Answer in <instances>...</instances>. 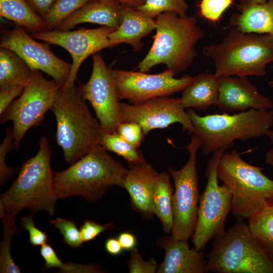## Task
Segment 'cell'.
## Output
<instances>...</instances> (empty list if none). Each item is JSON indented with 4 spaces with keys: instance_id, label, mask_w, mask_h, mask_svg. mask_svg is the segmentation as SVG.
I'll list each match as a JSON object with an SVG mask.
<instances>
[{
    "instance_id": "10",
    "label": "cell",
    "mask_w": 273,
    "mask_h": 273,
    "mask_svg": "<svg viewBox=\"0 0 273 273\" xmlns=\"http://www.w3.org/2000/svg\"><path fill=\"white\" fill-rule=\"evenodd\" d=\"M225 151L221 148L215 151L205 171L207 183L200 196L197 219L192 237L193 247L198 251H203L210 240L225 232V220L231 211V192L224 184L219 185L217 175L218 161Z\"/></svg>"
},
{
    "instance_id": "4",
    "label": "cell",
    "mask_w": 273,
    "mask_h": 273,
    "mask_svg": "<svg viewBox=\"0 0 273 273\" xmlns=\"http://www.w3.org/2000/svg\"><path fill=\"white\" fill-rule=\"evenodd\" d=\"M153 43L138 68L146 72L163 64L175 75L187 69L197 56L196 46L204 36L196 18L166 12L156 18Z\"/></svg>"
},
{
    "instance_id": "44",
    "label": "cell",
    "mask_w": 273,
    "mask_h": 273,
    "mask_svg": "<svg viewBox=\"0 0 273 273\" xmlns=\"http://www.w3.org/2000/svg\"><path fill=\"white\" fill-rule=\"evenodd\" d=\"M116 1L122 5L129 6L137 9L139 7L143 6L146 0H112Z\"/></svg>"
},
{
    "instance_id": "26",
    "label": "cell",
    "mask_w": 273,
    "mask_h": 273,
    "mask_svg": "<svg viewBox=\"0 0 273 273\" xmlns=\"http://www.w3.org/2000/svg\"><path fill=\"white\" fill-rule=\"evenodd\" d=\"M173 189L170 174L166 171L159 173L153 196L154 214L161 221L164 231L171 233L173 223L172 197Z\"/></svg>"
},
{
    "instance_id": "20",
    "label": "cell",
    "mask_w": 273,
    "mask_h": 273,
    "mask_svg": "<svg viewBox=\"0 0 273 273\" xmlns=\"http://www.w3.org/2000/svg\"><path fill=\"white\" fill-rule=\"evenodd\" d=\"M122 4L112 0H90L55 29L71 30L77 25L84 23L117 28L122 21Z\"/></svg>"
},
{
    "instance_id": "1",
    "label": "cell",
    "mask_w": 273,
    "mask_h": 273,
    "mask_svg": "<svg viewBox=\"0 0 273 273\" xmlns=\"http://www.w3.org/2000/svg\"><path fill=\"white\" fill-rule=\"evenodd\" d=\"M51 110L57 122L56 142L68 164L101 146L104 131L75 84L62 86Z\"/></svg>"
},
{
    "instance_id": "13",
    "label": "cell",
    "mask_w": 273,
    "mask_h": 273,
    "mask_svg": "<svg viewBox=\"0 0 273 273\" xmlns=\"http://www.w3.org/2000/svg\"><path fill=\"white\" fill-rule=\"evenodd\" d=\"M112 73L120 100L127 99L133 105L183 91L194 79L187 74L174 78V73L167 68L155 74L117 69Z\"/></svg>"
},
{
    "instance_id": "33",
    "label": "cell",
    "mask_w": 273,
    "mask_h": 273,
    "mask_svg": "<svg viewBox=\"0 0 273 273\" xmlns=\"http://www.w3.org/2000/svg\"><path fill=\"white\" fill-rule=\"evenodd\" d=\"M13 127L7 129L6 137L0 145V184L4 185L13 174L18 170L16 167L9 166L6 163V158L8 153L13 148Z\"/></svg>"
},
{
    "instance_id": "34",
    "label": "cell",
    "mask_w": 273,
    "mask_h": 273,
    "mask_svg": "<svg viewBox=\"0 0 273 273\" xmlns=\"http://www.w3.org/2000/svg\"><path fill=\"white\" fill-rule=\"evenodd\" d=\"M233 0H201L199 5L200 15L212 22H217L223 12L230 7Z\"/></svg>"
},
{
    "instance_id": "21",
    "label": "cell",
    "mask_w": 273,
    "mask_h": 273,
    "mask_svg": "<svg viewBox=\"0 0 273 273\" xmlns=\"http://www.w3.org/2000/svg\"><path fill=\"white\" fill-rule=\"evenodd\" d=\"M237 10L230 18L231 28L244 32L273 36V0L262 4L241 0Z\"/></svg>"
},
{
    "instance_id": "15",
    "label": "cell",
    "mask_w": 273,
    "mask_h": 273,
    "mask_svg": "<svg viewBox=\"0 0 273 273\" xmlns=\"http://www.w3.org/2000/svg\"><path fill=\"white\" fill-rule=\"evenodd\" d=\"M44 42L36 41L24 28L17 25L12 29L3 31L0 47L11 49L32 70L44 72L63 85L69 77L71 64L57 57L51 51L50 43Z\"/></svg>"
},
{
    "instance_id": "16",
    "label": "cell",
    "mask_w": 273,
    "mask_h": 273,
    "mask_svg": "<svg viewBox=\"0 0 273 273\" xmlns=\"http://www.w3.org/2000/svg\"><path fill=\"white\" fill-rule=\"evenodd\" d=\"M180 98L157 97L138 105L120 103L121 123L131 122L139 124L145 135L154 129L165 128L178 122L183 130L193 134L194 128Z\"/></svg>"
},
{
    "instance_id": "7",
    "label": "cell",
    "mask_w": 273,
    "mask_h": 273,
    "mask_svg": "<svg viewBox=\"0 0 273 273\" xmlns=\"http://www.w3.org/2000/svg\"><path fill=\"white\" fill-rule=\"evenodd\" d=\"M240 155L236 149L224 152L218 162L217 175L231 192L232 214L248 220L273 198V180L263 173V168L248 163Z\"/></svg>"
},
{
    "instance_id": "28",
    "label": "cell",
    "mask_w": 273,
    "mask_h": 273,
    "mask_svg": "<svg viewBox=\"0 0 273 273\" xmlns=\"http://www.w3.org/2000/svg\"><path fill=\"white\" fill-rule=\"evenodd\" d=\"M3 224V240L0 251V272L20 273L21 270L15 263L11 254V240L13 235L19 232L15 217L4 212L0 213Z\"/></svg>"
},
{
    "instance_id": "24",
    "label": "cell",
    "mask_w": 273,
    "mask_h": 273,
    "mask_svg": "<svg viewBox=\"0 0 273 273\" xmlns=\"http://www.w3.org/2000/svg\"><path fill=\"white\" fill-rule=\"evenodd\" d=\"M33 70L16 53L0 47V90L22 85L31 76Z\"/></svg>"
},
{
    "instance_id": "45",
    "label": "cell",
    "mask_w": 273,
    "mask_h": 273,
    "mask_svg": "<svg viewBox=\"0 0 273 273\" xmlns=\"http://www.w3.org/2000/svg\"><path fill=\"white\" fill-rule=\"evenodd\" d=\"M253 1L259 4H262L265 3L267 0H252Z\"/></svg>"
},
{
    "instance_id": "39",
    "label": "cell",
    "mask_w": 273,
    "mask_h": 273,
    "mask_svg": "<svg viewBox=\"0 0 273 273\" xmlns=\"http://www.w3.org/2000/svg\"><path fill=\"white\" fill-rule=\"evenodd\" d=\"M24 86L16 85L0 90V115L9 107L14 100L23 93Z\"/></svg>"
},
{
    "instance_id": "5",
    "label": "cell",
    "mask_w": 273,
    "mask_h": 273,
    "mask_svg": "<svg viewBox=\"0 0 273 273\" xmlns=\"http://www.w3.org/2000/svg\"><path fill=\"white\" fill-rule=\"evenodd\" d=\"M203 53L213 62L218 77L262 76L273 62V36L231 28L221 42L206 46Z\"/></svg>"
},
{
    "instance_id": "30",
    "label": "cell",
    "mask_w": 273,
    "mask_h": 273,
    "mask_svg": "<svg viewBox=\"0 0 273 273\" xmlns=\"http://www.w3.org/2000/svg\"><path fill=\"white\" fill-rule=\"evenodd\" d=\"M90 0H56L43 18L46 30L55 29L64 20Z\"/></svg>"
},
{
    "instance_id": "46",
    "label": "cell",
    "mask_w": 273,
    "mask_h": 273,
    "mask_svg": "<svg viewBox=\"0 0 273 273\" xmlns=\"http://www.w3.org/2000/svg\"><path fill=\"white\" fill-rule=\"evenodd\" d=\"M270 67L273 69V66H271ZM268 85L270 87H273V80L269 81L268 83Z\"/></svg>"
},
{
    "instance_id": "8",
    "label": "cell",
    "mask_w": 273,
    "mask_h": 273,
    "mask_svg": "<svg viewBox=\"0 0 273 273\" xmlns=\"http://www.w3.org/2000/svg\"><path fill=\"white\" fill-rule=\"evenodd\" d=\"M205 272L273 273V262L248 223L237 218L234 224L213 239Z\"/></svg>"
},
{
    "instance_id": "38",
    "label": "cell",
    "mask_w": 273,
    "mask_h": 273,
    "mask_svg": "<svg viewBox=\"0 0 273 273\" xmlns=\"http://www.w3.org/2000/svg\"><path fill=\"white\" fill-rule=\"evenodd\" d=\"M112 222L101 225L90 220L83 222L80 228V231L83 242L94 240L101 233L114 229Z\"/></svg>"
},
{
    "instance_id": "6",
    "label": "cell",
    "mask_w": 273,
    "mask_h": 273,
    "mask_svg": "<svg viewBox=\"0 0 273 273\" xmlns=\"http://www.w3.org/2000/svg\"><path fill=\"white\" fill-rule=\"evenodd\" d=\"M186 112L201 141L203 155L231 148L235 141L266 135L273 126V108L250 109L232 115L226 113L200 116L192 108Z\"/></svg>"
},
{
    "instance_id": "17",
    "label": "cell",
    "mask_w": 273,
    "mask_h": 273,
    "mask_svg": "<svg viewBox=\"0 0 273 273\" xmlns=\"http://www.w3.org/2000/svg\"><path fill=\"white\" fill-rule=\"evenodd\" d=\"M218 108L223 112H242L250 109L273 108V101L260 93L247 77H219Z\"/></svg>"
},
{
    "instance_id": "37",
    "label": "cell",
    "mask_w": 273,
    "mask_h": 273,
    "mask_svg": "<svg viewBox=\"0 0 273 273\" xmlns=\"http://www.w3.org/2000/svg\"><path fill=\"white\" fill-rule=\"evenodd\" d=\"M21 225L28 232L29 242L32 246L36 247L47 243V235L35 226L31 215L23 217L21 220Z\"/></svg>"
},
{
    "instance_id": "23",
    "label": "cell",
    "mask_w": 273,
    "mask_h": 273,
    "mask_svg": "<svg viewBox=\"0 0 273 273\" xmlns=\"http://www.w3.org/2000/svg\"><path fill=\"white\" fill-rule=\"evenodd\" d=\"M180 99L181 107L206 110L217 105L219 97V77L214 73L204 72L195 77L183 91Z\"/></svg>"
},
{
    "instance_id": "12",
    "label": "cell",
    "mask_w": 273,
    "mask_h": 273,
    "mask_svg": "<svg viewBox=\"0 0 273 273\" xmlns=\"http://www.w3.org/2000/svg\"><path fill=\"white\" fill-rule=\"evenodd\" d=\"M93 70L87 82L78 89L85 100L92 106L104 132H117L121 123L120 99L116 87L112 70L100 54L93 55Z\"/></svg>"
},
{
    "instance_id": "35",
    "label": "cell",
    "mask_w": 273,
    "mask_h": 273,
    "mask_svg": "<svg viewBox=\"0 0 273 273\" xmlns=\"http://www.w3.org/2000/svg\"><path fill=\"white\" fill-rule=\"evenodd\" d=\"M117 132L126 142L135 149L140 146L144 138L142 126L135 122H122L119 125Z\"/></svg>"
},
{
    "instance_id": "19",
    "label": "cell",
    "mask_w": 273,
    "mask_h": 273,
    "mask_svg": "<svg viewBox=\"0 0 273 273\" xmlns=\"http://www.w3.org/2000/svg\"><path fill=\"white\" fill-rule=\"evenodd\" d=\"M159 175L146 161L129 164L123 188L128 193L132 206L144 218L155 215L153 196Z\"/></svg>"
},
{
    "instance_id": "41",
    "label": "cell",
    "mask_w": 273,
    "mask_h": 273,
    "mask_svg": "<svg viewBox=\"0 0 273 273\" xmlns=\"http://www.w3.org/2000/svg\"><path fill=\"white\" fill-rule=\"evenodd\" d=\"M117 239L123 250L132 251L136 249V239L132 234L122 232L118 235Z\"/></svg>"
},
{
    "instance_id": "18",
    "label": "cell",
    "mask_w": 273,
    "mask_h": 273,
    "mask_svg": "<svg viewBox=\"0 0 273 273\" xmlns=\"http://www.w3.org/2000/svg\"><path fill=\"white\" fill-rule=\"evenodd\" d=\"M188 242L174 240L171 235L159 238L157 245L165 250V257L156 272H205L204 253L193 246L190 248Z\"/></svg>"
},
{
    "instance_id": "32",
    "label": "cell",
    "mask_w": 273,
    "mask_h": 273,
    "mask_svg": "<svg viewBox=\"0 0 273 273\" xmlns=\"http://www.w3.org/2000/svg\"><path fill=\"white\" fill-rule=\"evenodd\" d=\"M49 222L60 231L64 241L69 246L72 248L81 246L83 242L80 231L73 221L66 218H56Z\"/></svg>"
},
{
    "instance_id": "9",
    "label": "cell",
    "mask_w": 273,
    "mask_h": 273,
    "mask_svg": "<svg viewBox=\"0 0 273 273\" xmlns=\"http://www.w3.org/2000/svg\"><path fill=\"white\" fill-rule=\"evenodd\" d=\"M18 99L1 115V123L13 124V148L17 150L25 134L32 127L40 125L45 113L53 107L63 85L45 78L40 71L33 70Z\"/></svg>"
},
{
    "instance_id": "40",
    "label": "cell",
    "mask_w": 273,
    "mask_h": 273,
    "mask_svg": "<svg viewBox=\"0 0 273 273\" xmlns=\"http://www.w3.org/2000/svg\"><path fill=\"white\" fill-rule=\"evenodd\" d=\"M33 10L44 18L56 0H27Z\"/></svg>"
},
{
    "instance_id": "42",
    "label": "cell",
    "mask_w": 273,
    "mask_h": 273,
    "mask_svg": "<svg viewBox=\"0 0 273 273\" xmlns=\"http://www.w3.org/2000/svg\"><path fill=\"white\" fill-rule=\"evenodd\" d=\"M105 248L107 253L113 256L120 254L123 250L118 239L113 237L107 239Z\"/></svg>"
},
{
    "instance_id": "31",
    "label": "cell",
    "mask_w": 273,
    "mask_h": 273,
    "mask_svg": "<svg viewBox=\"0 0 273 273\" xmlns=\"http://www.w3.org/2000/svg\"><path fill=\"white\" fill-rule=\"evenodd\" d=\"M189 9L186 0H146L145 4L137 9L145 15L153 19L166 12L185 16Z\"/></svg>"
},
{
    "instance_id": "29",
    "label": "cell",
    "mask_w": 273,
    "mask_h": 273,
    "mask_svg": "<svg viewBox=\"0 0 273 273\" xmlns=\"http://www.w3.org/2000/svg\"><path fill=\"white\" fill-rule=\"evenodd\" d=\"M100 145L105 150L123 157L129 164L146 161L142 153L124 140L117 132H104Z\"/></svg>"
},
{
    "instance_id": "43",
    "label": "cell",
    "mask_w": 273,
    "mask_h": 273,
    "mask_svg": "<svg viewBox=\"0 0 273 273\" xmlns=\"http://www.w3.org/2000/svg\"><path fill=\"white\" fill-rule=\"evenodd\" d=\"M271 144V148L265 153V160L266 164L273 167V130H269L266 133Z\"/></svg>"
},
{
    "instance_id": "11",
    "label": "cell",
    "mask_w": 273,
    "mask_h": 273,
    "mask_svg": "<svg viewBox=\"0 0 273 273\" xmlns=\"http://www.w3.org/2000/svg\"><path fill=\"white\" fill-rule=\"evenodd\" d=\"M201 145L200 138L193 134L190 143L186 147L189 152L186 164L178 170L168 168L174 185L172 197L173 223L171 234L176 240L188 242L194 233L200 199L197 154Z\"/></svg>"
},
{
    "instance_id": "14",
    "label": "cell",
    "mask_w": 273,
    "mask_h": 273,
    "mask_svg": "<svg viewBox=\"0 0 273 273\" xmlns=\"http://www.w3.org/2000/svg\"><path fill=\"white\" fill-rule=\"evenodd\" d=\"M116 29L102 26L95 29L82 27L73 31L54 29L32 32L30 36L35 39L61 47L69 52L72 63L69 77L63 85L70 86L75 84L79 69L88 56L113 47L108 35Z\"/></svg>"
},
{
    "instance_id": "22",
    "label": "cell",
    "mask_w": 273,
    "mask_h": 273,
    "mask_svg": "<svg viewBox=\"0 0 273 273\" xmlns=\"http://www.w3.org/2000/svg\"><path fill=\"white\" fill-rule=\"evenodd\" d=\"M156 19L145 15L137 9L122 5L121 24L109 34L108 39L113 47L125 43L138 52L143 48L142 38L156 29Z\"/></svg>"
},
{
    "instance_id": "3",
    "label": "cell",
    "mask_w": 273,
    "mask_h": 273,
    "mask_svg": "<svg viewBox=\"0 0 273 273\" xmlns=\"http://www.w3.org/2000/svg\"><path fill=\"white\" fill-rule=\"evenodd\" d=\"M101 146L92 150L68 168L53 172L58 199L81 196L88 202L100 199L112 187L123 188L128 169Z\"/></svg>"
},
{
    "instance_id": "25",
    "label": "cell",
    "mask_w": 273,
    "mask_h": 273,
    "mask_svg": "<svg viewBox=\"0 0 273 273\" xmlns=\"http://www.w3.org/2000/svg\"><path fill=\"white\" fill-rule=\"evenodd\" d=\"M0 16L33 32L46 30L44 20L27 0H0Z\"/></svg>"
},
{
    "instance_id": "36",
    "label": "cell",
    "mask_w": 273,
    "mask_h": 273,
    "mask_svg": "<svg viewBox=\"0 0 273 273\" xmlns=\"http://www.w3.org/2000/svg\"><path fill=\"white\" fill-rule=\"evenodd\" d=\"M127 266L130 273H154L158 268V263L155 259L144 260L136 248L131 251Z\"/></svg>"
},
{
    "instance_id": "2",
    "label": "cell",
    "mask_w": 273,
    "mask_h": 273,
    "mask_svg": "<svg viewBox=\"0 0 273 273\" xmlns=\"http://www.w3.org/2000/svg\"><path fill=\"white\" fill-rule=\"evenodd\" d=\"M51 149L48 139L42 136L36 154L23 162L11 186L0 197V213L15 217L24 208L34 213L42 210L56 214L58 199L51 167Z\"/></svg>"
},
{
    "instance_id": "27",
    "label": "cell",
    "mask_w": 273,
    "mask_h": 273,
    "mask_svg": "<svg viewBox=\"0 0 273 273\" xmlns=\"http://www.w3.org/2000/svg\"><path fill=\"white\" fill-rule=\"evenodd\" d=\"M248 221L252 234L273 262V198Z\"/></svg>"
}]
</instances>
